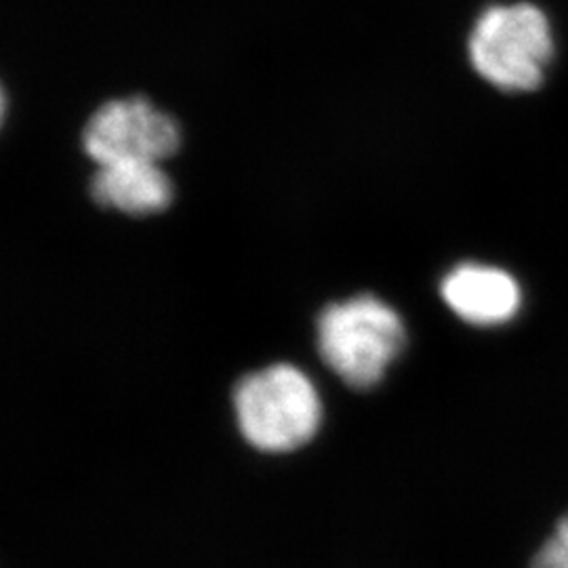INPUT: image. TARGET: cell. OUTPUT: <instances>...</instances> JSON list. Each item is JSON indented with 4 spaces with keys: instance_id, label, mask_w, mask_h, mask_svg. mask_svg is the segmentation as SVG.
<instances>
[{
    "instance_id": "1",
    "label": "cell",
    "mask_w": 568,
    "mask_h": 568,
    "mask_svg": "<svg viewBox=\"0 0 568 568\" xmlns=\"http://www.w3.org/2000/svg\"><path fill=\"white\" fill-rule=\"evenodd\" d=\"M467 58L474 72L501 93L541 89L556 58L548 13L527 0L488 4L469 30Z\"/></svg>"
},
{
    "instance_id": "2",
    "label": "cell",
    "mask_w": 568,
    "mask_h": 568,
    "mask_svg": "<svg viewBox=\"0 0 568 568\" xmlns=\"http://www.w3.org/2000/svg\"><path fill=\"white\" fill-rule=\"evenodd\" d=\"M234 408L246 443L265 453L304 447L323 422L318 389L293 365L246 375L234 392Z\"/></svg>"
},
{
    "instance_id": "3",
    "label": "cell",
    "mask_w": 568,
    "mask_h": 568,
    "mask_svg": "<svg viewBox=\"0 0 568 568\" xmlns=\"http://www.w3.org/2000/svg\"><path fill=\"white\" fill-rule=\"evenodd\" d=\"M405 344L403 318L375 295L328 305L318 318V352L349 387L379 384Z\"/></svg>"
},
{
    "instance_id": "4",
    "label": "cell",
    "mask_w": 568,
    "mask_h": 568,
    "mask_svg": "<svg viewBox=\"0 0 568 568\" xmlns=\"http://www.w3.org/2000/svg\"><path fill=\"white\" fill-rule=\"evenodd\" d=\"M178 122L145 98L100 105L82 129L84 152L100 164L161 163L178 152Z\"/></svg>"
},
{
    "instance_id": "5",
    "label": "cell",
    "mask_w": 568,
    "mask_h": 568,
    "mask_svg": "<svg viewBox=\"0 0 568 568\" xmlns=\"http://www.w3.org/2000/svg\"><path fill=\"white\" fill-rule=\"evenodd\" d=\"M445 304L467 325L501 326L518 316L523 288L501 267L462 264L453 267L440 284Z\"/></svg>"
},
{
    "instance_id": "6",
    "label": "cell",
    "mask_w": 568,
    "mask_h": 568,
    "mask_svg": "<svg viewBox=\"0 0 568 568\" xmlns=\"http://www.w3.org/2000/svg\"><path fill=\"white\" fill-rule=\"evenodd\" d=\"M95 203L126 215L161 213L173 201V185L159 163L102 164L91 182Z\"/></svg>"
},
{
    "instance_id": "7",
    "label": "cell",
    "mask_w": 568,
    "mask_h": 568,
    "mask_svg": "<svg viewBox=\"0 0 568 568\" xmlns=\"http://www.w3.org/2000/svg\"><path fill=\"white\" fill-rule=\"evenodd\" d=\"M530 568H568V516H565L554 535L535 554Z\"/></svg>"
}]
</instances>
